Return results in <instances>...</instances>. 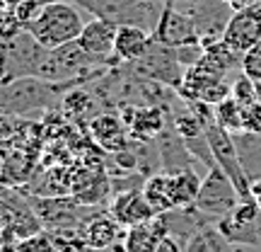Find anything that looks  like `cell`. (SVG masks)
<instances>
[{
  "label": "cell",
  "instance_id": "cell-12",
  "mask_svg": "<svg viewBox=\"0 0 261 252\" xmlns=\"http://www.w3.org/2000/svg\"><path fill=\"white\" fill-rule=\"evenodd\" d=\"M112 216L123 225V228H130V225L145 223L150 218H155V209L148 204V199L143 194V189H130V192H123V194H116L112 204Z\"/></svg>",
  "mask_w": 261,
  "mask_h": 252
},
{
  "label": "cell",
  "instance_id": "cell-29",
  "mask_svg": "<svg viewBox=\"0 0 261 252\" xmlns=\"http://www.w3.org/2000/svg\"><path fill=\"white\" fill-rule=\"evenodd\" d=\"M227 5L232 10H242V8H247V5H252V3H256V0H225Z\"/></svg>",
  "mask_w": 261,
  "mask_h": 252
},
{
  "label": "cell",
  "instance_id": "cell-2",
  "mask_svg": "<svg viewBox=\"0 0 261 252\" xmlns=\"http://www.w3.org/2000/svg\"><path fill=\"white\" fill-rule=\"evenodd\" d=\"M80 80H68V83H51L41 80L34 75L17 78L12 83L0 85V112L8 114H24L29 109H44L51 107L56 97H61L63 90L77 85Z\"/></svg>",
  "mask_w": 261,
  "mask_h": 252
},
{
  "label": "cell",
  "instance_id": "cell-27",
  "mask_svg": "<svg viewBox=\"0 0 261 252\" xmlns=\"http://www.w3.org/2000/svg\"><path fill=\"white\" fill-rule=\"evenodd\" d=\"M259 214H261V209L256 206V201L254 199H244V201H240V204L234 206L230 218H232L234 223H254L259 218Z\"/></svg>",
  "mask_w": 261,
  "mask_h": 252
},
{
  "label": "cell",
  "instance_id": "cell-14",
  "mask_svg": "<svg viewBox=\"0 0 261 252\" xmlns=\"http://www.w3.org/2000/svg\"><path fill=\"white\" fill-rule=\"evenodd\" d=\"M167 235V225H165V218L162 216H155L145 223L130 225L126 228V235H123V250L126 252H152L155 245Z\"/></svg>",
  "mask_w": 261,
  "mask_h": 252
},
{
  "label": "cell",
  "instance_id": "cell-24",
  "mask_svg": "<svg viewBox=\"0 0 261 252\" xmlns=\"http://www.w3.org/2000/svg\"><path fill=\"white\" fill-rule=\"evenodd\" d=\"M17 252H58L48 233H34L17 243Z\"/></svg>",
  "mask_w": 261,
  "mask_h": 252
},
{
  "label": "cell",
  "instance_id": "cell-21",
  "mask_svg": "<svg viewBox=\"0 0 261 252\" xmlns=\"http://www.w3.org/2000/svg\"><path fill=\"white\" fill-rule=\"evenodd\" d=\"M242 109H244L242 104L230 95V97H225L223 102H218L213 107V117L215 122L220 124L223 129H227L230 133H240L242 131Z\"/></svg>",
  "mask_w": 261,
  "mask_h": 252
},
{
  "label": "cell",
  "instance_id": "cell-32",
  "mask_svg": "<svg viewBox=\"0 0 261 252\" xmlns=\"http://www.w3.org/2000/svg\"><path fill=\"white\" fill-rule=\"evenodd\" d=\"M0 172H3V163H0Z\"/></svg>",
  "mask_w": 261,
  "mask_h": 252
},
{
  "label": "cell",
  "instance_id": "cell-19",
  "mask_svg": "<svg viewBox=\"0 0 261 252\" xmlns=\"http://www.w3.org/2000/svg\"><path fill=\"white\" fill-rule=\"evenodd\" d=\"M218 231L230 240L232 245H259L261 243V225L254 223H234L230 216H225L220 221H215Z\"/></svg>",
  "mask_w": 261,
  "mask_h": 252
},
{
  "label": "cell",
  "instance_id": "cell-11",
  "mask_svg": "<svg viewBox=\"0 0 261 252\" xmlns=\"http://www.w3.org/2000/svg\"><path fill=\"white\" fill-rule=\"evenodd\" d=\"M116 29H119V25H114V22H109V19L92 17L87 25H85L83 34L77 37V44H80V49H85L87 54L109 61V58L114 56Z\"/></svg>",
  "mask_w": 261,
  "mask_h": 252
},
{
  "label": "cell",
  "instance_id": "cell-30",
  "mask_svg": "<svg viewBox=\"0 0 261 252\" xmlns=\"http://www.w3.org/2000/svg\"><path fill=\"white\" fill-rule=\"evenodd\" d=\"M162 5H174V8H184V5H194L198 0H160Z\"/></svg>",
  "mask_w": 261,
  "mask_h": 252
},
{
  "label": "cell",
  "instance_id": "cell-18",
  "mask_svg": "<svg viewBox=\"0 0 261 252\" xmlns=\"http://www.w3.org/2000/svg\"><path fill=\"white\" fill-rule=\"evenodd\" d=\"M184 252H232V243L218 231V225H203L187 240Z\"/></svg>",
  "mask_w": 261,
  "mask_h": 252
},
{
  "label": "cell",
  "instance_id": "cell-25",
  "mask_svg": "<svg viewBox=\"0 0 261 252\" xmlns=\"http://www.w3.org/2000/svg\"><path fill=\"white\" fill-rule=\"evenodd\" d=\"M240 71H242L247 78H252L254 83L261 80V41L256 47H252L249 51L242 54V65H240Z\"/></svg>",
  "mask_w": 261,
  "mask_h": 252
},
{
  "label": "cell",
  "instance_id": "cell-20",
  "mask_svg": "<svg viewBox=\"0 0 261 252\" xmlns=\"http://www.w3.org/2000/svg\"><path fill=\"white\" fill-rule=\"evenodd\" d=\"M92 133H94V139L109 150H119V148L126 146V139H121L123 136L121 122H119L116 117H112V114L97 117V119L92 122Z\"/></svg>",
  "mask_w": 261,
  "mask_h": 252
},
{
  "label": "cell",
  "instance_id": "cell-31",
  "mask_svg": "<svg viewBox=\"0 0 261 252\" xmlns=\"http://www.w3.org/2000/svg\"><path fill=\"white\" fill-rule=\"evenodd\" d=\"M256 95H259V100H261V80H256Z\"/></svg>",
  "mask_w": 261,
  "mask_h": 252
},
{
  "label": "cell",
  "instance_id": "cell-16",
  "mask_svg": "<svg viewBox=\"0 0 261 252\" xmlns=\"http://www.w3.org/2000/svg\"><path fill=\"white\" fill-rule=\"evenodd\" d=\"M167 175H169V196L174 201V209L194 206L196 196H198V189H201V177L191 168L167 172Z\"/></svg>",
  "mask_w": 261,
  "mask_h": 252
},
{
  "label": "cell",
  "instance_id": "cell-5",
  "mask_svg": "<svg viewBox=\"0 0 261 252\" xmlns=\"http://www.w3.org/2000/svg\"><path fill=\"white\" fill-rule=\"evenodd\" d=\"M205 139L211 143L215 163L220 165V170H223L227 177L232 179L240 199H242V201L244 199H252V179H249L242 160H240V150H237L234 136L227 129H223L218 122H211L208 129H205Z\"/></svg>",
  "mask_w": 261,
  "mask_h": 252
},
{
  "label": "cell",
  "instance_id": "cell-10",
  "mask_svg": "<svg viewBox=\"0 0 261 252\" xmlns=\"http://www.w3.org/2000/svg\"><path fill=\"white\" fill-rule=\"evenodd\" d=\"M177 93L187 102H205L215 107L218 102H223L225 97H230V83L220 75L205 73L198 68H187L181 87Z\"/></svg>",
  "mask_w": 261,
  "mask_h": 252
},
{
  "label": "cell",
  "instance_id": "cell-13",
  "mask_svg": "<svg viewBox=\"0 0 261 252\" xmlns=\"http://www.w3.org/2000/svg\"><path fill=\"white\" fill-rule=\"evenodd\" d=\"M152 32L136 25H121L116 29V41H114V58H119L123 63H133L140 56L148 54L152 47Z\"/></svg>",
  "mask_w": 261,
  "mask_h": 252
},
{
  "label": "cell",
  "instance_id": "cell-6",
  "mask_svg": "<svg viewBox=\"0 0 261 252\" xmlns=\"http://www.w3.org/2000/svg\"><path fill=\"white\" fill-rule=\"evenodd\" d=\"M240 201L242 199L237 194L232 179L220 170V165L208 170V175L201 179V189L196 196V209L208 216L211 221H220V218L232 214Z\"/></svg>",
  "mask_w": 261,
  "mask_h": 252
},
{
  "label": "cell",
  "instance_id": "cell-28",
  "mask_svg": "<svg viewBox=\"0 0 261 252\" xmlns=\"http://www.w3.org/2000/svg\"><path fill=\"white\" fill-rule=\"evenodd\" d=\"M152 252H184V250L179 247V240L174 238V235H165V238L155 245V250Z\"/></svg>",
  "mask_w": 261,
  "mask_h": 252
},
{
  "label": "cell",
  "instance_id": "cell-17",
  "mask_svg": "<svg viewBox=\"0 0 261 252\" xmlns=\"http://www.w3.org/2000/svg\"><path fill=\"white\" fill-rule=\"evenodd\" d=\"M130 126V133L133 136H140V139H158L160 133L165 131V122H162V114H160V109L152 104V107H140V109H136V117H130L128 122H126Z\"/></svg>",
  "mask_w": 261,
  "mask_h": 252
},
{
  "label": "cell",
  "instance_id": "cell-8",
  "mask_svg": "<svg viewBox=\"0 0 261 252\" xmlns=\"http://www.w3.org/2000/svg\"><path fill=\"white\" fill-rule=\"evenodd\" d=\"M152 39L158 44H165V47L172 49L201 41L191 15L184 8H174V5H165V10H162V15L158 19V27L152 29Z\"/></svg>",
  "mask_w": 261,
  "mask_h": 252
},
{
  "label": "cell",
  "instance_id": "cell-15",
  "mask_svg": "<svg viewBox=\"0 0 261 252\" xmlns=\"http://www.w3.org/2000/svg\"><path fill=\"white\" fill-rule=\"evenodd\" d=\"M80 235L85 238V243L97 247V250H112L126 235V228L114 216H99V218H92L85 225Z\"/></svg>",
  "mask_w": 261,
  "mask_h": 252
},
{
  "label": "cell",
  "instance_id": "cell-3",
  "mask_svg": "<svg viewBox=\"0 0 261 252\" xmlns=\"http://www.w3.org/2000/svg\"><path fill=\"white\" fill-rule=\"evenodd\" d=\"M51 3V0H44ZM85 10L87 15L99 19H109L114 25H136L152 32L158 27V19L162 15L165 5L160 0H68Z\"/></svg>",
  "mask_w": 261,
  "mask_h": 252
},
{
  "label": "cell",
  "instance_id": "cell-26",
  "mask_svg": "<svg viewBox=\"0 0 261 252\" xmlns=\"http://www.w3.org/2000/svg\"><path fill=\"white\" fill-rule=\"evenodd\" d=\"M242 131L261 136V100L247 104L242 109Z\"/></svg>",
  "mask_w": 261,
  "mask_h": 252
},
{
  "label": "cell",
  "instance_id": "cell-23",
  "mask_svg": "<svg viewBox=\"0 0 261 252\" xmlns=\"http://www.w3.org/2000/svg\"><path fill=\"white\" fill-rule=\"evenodd\" d=\"M230 95H232L237 102L247 107V104H252L259 100V95H256V83H254L252 78H247V75H237L232 83H230Z\"/></svg>",
  "mask_w": 261,
  "mask_h": 252
},
{
  "label": "cell",
  "instance_id": "cell-4",
  "mask_svg": "<svg viewBox=\"0 0 261 252\" xmlns=\"http://www.w3.org/2000/svg\"><path fill=\"white\" fill-rule=\"evenodd\" d=\"M133 75L138 80H148V83H160L165 87L179 90L184 73H187V65L177 58V51L172 47L158 44L152 41V47L148 49L145 56H140L138 61H133Z\"/></svg>",
  "mask_w": 261,
  "mask_h": 252
},
{
  "label": "cell",
  "instance_id": "cell-1",
  "mask_svg": "<svg viewBox=\"0 0 261 252\" xmlns=\"http://www.w3.org/2000/svg\"><path fill=\"white\" fill-rule=\"evenodd\" d=\"M85 25H87V19L83 17V10L77 5L68 3V0H51L22 29L29 32L44 49H58L77 41Z\"/></svg>",
  "mask_w": 261,
  "mask_h": 252
},
{
  "label": "cell",
  "instance_id": "cell-22",
  "mask_svg": "<svg viewBox=\"0 0 261 252\" xmlns=\"http://www.w3.org/2000/svg\"><path fill=\"white\" fill-rule=\"evenodd\" d=\"M208 124L201 114H196L194 109H189V112L179 114L177 119H174V131H177L181 139H196V136H205V129H208Z\"/></svg>",
  "mask_w": 261,
  "mask_h": 252
},
{
  "label": "cell",
  "instance_id": "cell-7",
  "mask_svg": "<svg viewBox=\"0 0 261 252\" xmlns=\"http://www.w3.org/2000/svg\"><path fill=\"white\" fill-rule=\"evenodd\" d=\"M196 25V32L201 37V44H211L215 39H223L225 27L232 17L234 10L225 0H198L194 5H184Z\"/></svg>",
  "mask_w": 261,
  "mask_h": 252
},
{
  "label": "cell",
  "instance_id": "cell-9",
  "mask_svg": "<svg viewBox=\"0 0 261 252\" xmlns=\"http://www.w3.org/2000/svg\"><path fill=\"white\" fill-rule=\"evenodd\" d=\"M225 44L237 51V54H244L252 47H256L261 41V0L247 5L242 10H234L227 27H225Z\"/></svg>",
  "mask_w": 261,
  "mask_h": 252
}]
</instances>
